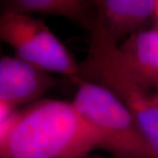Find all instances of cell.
<instances>
[{
  "mask_svg": "<svg viewBox=\"0 0 158 158\" xmlns=\"http://www.w3.org/2000/svg\"><path fill=\"white\" fill-rule=\"evenodd\" d=\"M98 148L72 102L37 100L0 124V158H86Z\"/></svg>",
  "mask_w": 158,
  "mask_h": 158,
  "instance_id": "6da1fadb",
  "label": "cell"
},
{
  "mask_svg": "<svg viewBox=\"0 0 158 158\" xmlns=\"http://www.w3.org/2000/svg\"><path fill=\"white\" fill-rule=\"evenodd\" d=\"M57 85L50 72L17 56H0V104L14 111Z\"/></svg>",
  "mask_w": 158,
  "mask_h": 158,
  "instance_id": "277c9868",
  "label": "cell"
},
{
  "mask_svg": "<svg viewBox=\"0 0 158 158\" xmlns=\"http://www.w3.org/2000/svg\"><path fill=\"white\" fill-rule=\"evenodd\" d=\"M12 112H14V111H12L11 110L10 108H8L6 106H4V105H2V104H0V124L6 119L10 114H11Z\"/></svg>",
  "mask_w": 158,
  "mask_h": 158,
  "instance_id": "ba28073f",
  "label": "cell"
},
{
  "mask_svg": "<svg viewBox=\"0 0 158 158\" xmlns=\"http://www.w3.org/2000/svg\"><path fill=\"white\" fill-rule=\"evenodd\" d=\"M154 23L156 24L155 28L158 31V0H156V8H155V20Z\"/></svg>",
  "mask_w": 158,
  "mask_h": 158,
  "instance_id": "9c48e42d",
  "label": "cell"
},
{
  "mask_svg": "<svg viewBox=\"0 0 158 158\" xmlns=\"http://www.w3.org/2000/svg\"><path fill=\"white\" fill-rule=\"evenodd\" d=\"M130 74L145 88L158 85V31L148 28L133 34L118 45Z\"/></svg>",
  "mask_w": 158,
  "mask_h": 158,
  "instance_id": "8992f818",
  "label": "cell"
},
{
  "mask_svg": "<svg viewBox=\"0 0 158 158\" xmlns=\"http://www.w3.org/2000/svg\"><path fill=\"white\" fill-rule=\"evenodd\" d=\"M0 42L11 47L19 59L78 81L79 63L42 19L1 11Z\"/></svg>",
  "mask_w": 158,
  "mask_h": 158,
  "instance_id": "3957f363",
  "label": "cell"
},
{
  "mask_svg": "<svg viewBox=\"0 0 158 158\" xmlns=\"http://www.w3.org/2000/svg\"><path fill=\"white\" fill-rule=\"evenodd\" d=\"M152 96L153 98H154V100L156 101V103H157L158 104V85L155 88V91L152 93Z\"/></svg>",
  "mask_w": 158,
  "mask_h": 158,
  "instance_id": "30bf717a",
  "label": "cell"
},
{
  "mask_svg": "<svg viewBox=\"0 0 158 158\" xmlns=\"http://www.w3.org/2000/svg\"><path fill=\"white\" fill-rule=\"evenodd\" d=\"M2 11L27 15L40 13L69 19L91 30L96 20L94 1L87 0H7L1 1Z\"/></svg>",
  "mask_w": 158,
  "mask_h": 158,
  "instance_id": "52a82bcc",
  "label": "cell"
},
{
  "mask_svg": "<svg viewBox=\"0 0 158 158\" xmlns=\"http://www.w3.org/2000/svg\"><path fill=\"white\" fill-rule=\"evenodd\" d=\"M156 0H96L95 24L120 44L148 28L155 20ZM94 27V26H93Z\"/></svg>",
  "mask_w": 158,
  "mask_h": 158,
  "instance_id": "5b68a950",
  "label": "cell"
},
{
  "mask_svg": "<svg viewBox=\"0 0 158 158\" xmlns=\"http://www.w3.org/2000/svg\"><path fill=\"white\" fill-rule=\"evenodd\" d=\"M72 100L80 117L99 140L101 149L117 158H155L132 113L100 85L78 80Z\"/></svg>",
  "mask_w": 158,
  "mask_h": 158,
  "instance_id": "7a4b0ae2",
  "label": "cell"
}]
</instances>
